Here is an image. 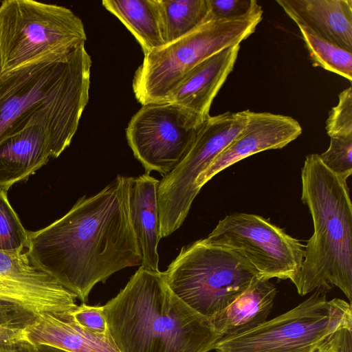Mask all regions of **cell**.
I'll return each mask as SVG.
<instances>
[{"label":"cell","instance_id":"1","mask_svg":"<svg viewBox=\"0 0 352 352\" xmlns=\"http://www.w3.org/2000/svg\"><path fill=\"white\" fill-rule=\"evenodd\" d=\"M129 179L117 175L47 227L28 231L25 250L31 260L82 303L97 283L142 265L129 212Z\"/></svg>","mask_w":352,"mask_h":352},{"label":"cell","instance_id":"2","mask_svg":"<svg viewBox=\"0 0 352 352\" xmlns=\"http://www.w3.org/2000/svg\"><path fill=\"white\" fill-rule=\"evenodd\" d=\"M103 307L120 352H208L221 338L209 319L170 289L160 270L140 266Z\"/></svg>","mask_w":352,"mask_h":352},{"label":"cell","instance_id":"3","mask_svg":"<svg viewBox=\"0 0 352 352\" xmlns=\"http://www.w3.org/2000/svg\"><path fill=\"white\" fill-rule=\"evenodd\" d=\"M91 57L82 45L0 76V143L33 126H54L72 140L89 100Z\"/></svg>","mask_w":352,"mask_h":352},{"label":"cell","instance_id":"4","mask_svg":"<svg viewBox=\"0 0 352 352\" xmlns=\"http://www.w3.org/2000/svg\"><path fill=\"white\" fill-rule=\"evenodd\" d=\"M349 177L338 175L319 154L305 157L301 199L309 210L314 233L305 246L300 272L294 283L300 296L333 286L352 300V205Z\"/></svg>","mask_w":352,"mask_h":352},{"label":"cell","instance_id":"5","mask_svg":"<svg viewBox=\"0 0 352 352\" xmlns=\"http://www.w3.org/2000/svg\"><path fill=\"white\" fill-rule=\"evenodd\" d=\"M263 11L258 4L236 18L208 19L187 36L144 54L137 69L133 90L142 105L166 102L184 77L210 56L240 43L256 30Z\"/></svg>","mask_w":352,"mask_h":352},{"label":"cell","instance_id":"6","mask_svg":"<svg viewBox=\"0 0 352 352\" xmlns=\"http://www.w3.org/2000/svg\"><path fill=\"white\" fill-rule=\"evenodd\" d=\"M289 311L243 333L220 338L217 352H331L340 331L352 328L351 305L316 289Z\"/></svg>","mask_w":352,"mask_h":352},{"label":"cell","instance_id":"7","mask_svg":"<svg viewBox=\"0 0 352 352\" xmlns=\"http://www.w3.org/2000/svg\"><path fill=\"white\" fill-rule=\"evenodd\" d=\"M86 40L81 19L64 6L32 0L0 3L1 74L67 56Z\"/></svg>","mask_w":352,"mask_h":352},{"label":"cell","instance_id":"8","mask_svg":"<svg viewBox=\"0 0 352 352\" xmlns=\"http://www.w3.org/2000/svg\"><path fill=\"white\" fill-rule=\"evenodd\" d=\"M163 274L179 298L210 320L262 278L240 254L203 239L183 247Z\"/></svg>","mask_w":352,"mask_h":352},{"label":"cell","instance_id":"9","mask_svg":"<svg viewBox=\"0 0 352 352\" xmlns=\"http://www.w3.org/2000/svg\"><path fill=\"white\" fill-rule=\"evenodd\" d=\"M250 110L209 116L180 162L160 181L157 199L161 237L173 234L184 222L199 193V175L245 126Z\"/></svg>","mask_w":352,"mask_h":352},{"label":"cell","instance_id":"10","mask_svg":"<svg viewBox=\"0 0 352 352\" xmlns=\"http://www.w3.org/2000/svg\"><path fill=\"white\" fill-rule=\"evenodd\" d=\"M203 240L240 254L266 280L289 279L294 283L305 256V246L297 239L254 214L226 216Z\"/></svg>","mask_w":352,"mask_h":352},{"label":"cell","instance_id":"11","mask_svg":"<svg viewBox=\"0 0 352 352\" xmlns=\"http://www.w3.org/2000/svg\"><path fill=\"white\" fill-rule=\"evenodd\" d=\"M204 122L172 102L146 103L131 118L126 139L146 171L164 177L187 153Z\"/></svg>","mask_w":352,"mask_h":352},{"label":"cell","instance_id":"12","mask_svg":"<svg viewBox=\"0 0 352 352\" xmlns=\"http://www.w3.org/2000/svg\"><path fill=\"white\" fill-rule=\"evenodd\" d=\"M77 296L38 267L25 248L0 250V300L19 304L41 316L72 312Z\"/></svg>","mask_w":352,"mask_h":352},{"label":"cell","instance_id":"13","mask_svg":"<svg viewBox=\"0 0 352 352\" xmlns=\"http://www.w3.org/2000/svg\"><path fill=\"white\" fill-rule=\"evenodd\" d=\"M301 133L300 124L290 116L250 111L244 129L199 175L197 189L200 191L217 173L250 155L283 148Z\"/></svg>","mask_w":352,"mask_h":352},{"label":"cell","instance_id":"14","mask_svg":"<svg viewBox=\"0 0 352 352\" xmlns=\"http://www.w3.org/2000/svg\"><path fill=\"white\" fill-rule=\"evenodd\" d=\"M72 139L47 124L31 126L0 143V188L8 190L58 157Z\"/></svg>","mask_w":352,"mask_h":352},{"label":"cell","instance_id":"15","mask_svg":"<svg viewBox=\"0 0 352 352\" xmlns=\"http://www.w3.org/2000/svg\"><path fill=\"white\" fill-rule=\"evenodd\" d=\"M240 45L226 48L199 63L182 80L169 102L205 121L215 96L232 71Z\"/></svg>","mask_w":352,"mask_h":352},{"label":"cell","instance_id":"16","mask_svg":"<svg viewBox=\"0 0 352 352\" xmlns=\"http://www.w3.org/2000/svg\"><path fill=\"white\" fill-rule=\"evenodd\" d=\"M296 25L352 52L351 0H276Z\"/></svg>","mask_w":352,"mask_h":352},{"label":"cell","instance_id":"17","mask_svg":"<svg viewBox=\"0 0 352 352\" xmlns=\"http://www.w3.org/2000/svg\"><path fill=\"white\" fill-rule=\"evenodd\" d=\"M160 181L149 173L129 179V207L142 256L143 267L158 271L160 219L157 199Z\"/></svg>","mask_w":352,"mask_h":352},{"label":"cell","instance_id":"18","mask_svg":"<svg viewBox=\"0 0 352 352\" xmlns=\"http://www.w3.org/2000/svg\"><path fill=\"white\" fill-rule=\"evenodd\" d=\"M72 312L42 315L23 335L34 345L69 352H120L111 336H99L85 331L75 322Z\"/></svg>","mask_w":352,"mask_h":352},{"label":"cell","instance_id":"19","mask_svg":"<svg viewBox=\"0 0 352 352\" xmlns=\"http://www.w3.org/2000/svg\"><path fill=\"white\" fill-rule=\"evenodd\" d=\"M277 289L270 280L258 278L211 322L221 338L249 331L267 320Z\"/></svg>","mask_w":352,"mask_h":352},{"label":"cell","instance_id":"20","mask_svg":"<svg viewBox=\"0 0 352 352\" xmlns=\"http://www.w3.org/2000/svg\"><path fill=\"white\" fill-rule=\"evenodd\" d=\"M140 44L144 54L166 45L158 0H103Z\"/></svg>","mask_w":352,"mask_h":352},{"label":"cell","instance_id":"21","mask_svg":"<svg viewBox=\"0 0 352 352\" xmlns=\"http://www.w3.org/2000/svg\"><path fill=\"white\" fill-rule=\"evenodd\" d=\"M166 45L193 32L208 17V0H158Z\"/></svg>","mask_w":352,"mask_h":352},{"label":"cell","instance_id":"22","mask_svg":"<svg viewBox=\"0 0 352 352\" xmlns=\"http://www.w3.org/2000/svg\"><path fill=\"white\" fill-rule=\"evenodd\" d=\"M297 25L313 61L351 82L352 52L324 38L303 25Z\"/></svg>","mask_w":352,"mask_h":352},{"label":"cell","instance_id":"23","mask_svg":"<svg viewBox=\"0 0 352 352\" xmlns=\"http://www.w3.org/2000/svg\"><path fill=\"white\" fill-rule=\"evenodd\" d=\"M28 237L18 214L8 198V191L0 188V250L19 251L25 248Z\"/></svg>","mask_w":352,"mask_h":352},{"label":"cell","instance_id":"24","mask_svg":"<svg viewBox=\"0 0 352 352\" xmlns=\"http://www.w3.org/2000/svg\"><path fill=\"white\" fill-rule=\"evenodd\" d=\"M319 156L331 171L349 177L352 174V135L331 137L329 148Z\"/></svg>","mask_w":352,"mask_h":352},{"label":"cell","instance_id":"25","mask_svg":"<svg viewBox=\"0 0 352 352\" xmlns=\"http://www.w3.org/2000/svg\"><path fill=\"white\" fill-rule=\"evenodd\" d=\"M338 103L329 113L326 131L330 138L352 135V88L340 93Z\"/></svg>","mask_w":352,"mask_h":352},{"label":"cell","instance_id":"26","mask_svg":"<svg viewBox=\"0 0 352 352\" xmlns=\"http://www.w3.org/2000/svg\"><path fill=\"white\" fill-rule=\"evenodd\" d=\"M40 316L19 304L0 300V329L23 333L34 324Z\"/></svg>","mask_w":352,"mask_h":352},{"label":"cell","instance_id":"27","mask_svg":"<svg viewBox=\"0 0 352 352\" xmlns=\"http://www.w3.org/2000/svg\"><path fill=\"white\" fill-rule=\"evenodd\" d=\"M75 322L85 331L99 336H110L103 306L82 303L72 312Z\"/></svg>","mask_w":352,"mask_h":352},{"label":"cell","instance_id":"28","mask_svg":"<svg viewBox=\"0 0 352 352\" xmlns=\"http://www.w3.org/2000/svg\"><path fill=\"white\" fill-rule=\"evenodd\" d=\"M211 19H231L243 16L257 5L256 0H208Z\"/></svg>","mask_w":352,"mask_h":352},{"label":"cell","instance_id":"29","mask_svg":"<svg viewBox=\"0 0 352 352\" xmlns=\"http://www.w3.org/2000/svg\"><path fill=\"white\" fill-rule=\"evenodd\" d=\"M0 352H35V345L21 334L0 341Z\"/></svg>","mask_w":352,"mask_h":352},{"label":"cell","instance_id":"30","mask_svg":"<svg viewBox=\"0 0 352 352\" xmlns=\"http://www.w3.org/2000/svg\"><path fill=\"white\" fill-rule=\"evenodd\" d=\"M331 352H352V328L340 331Z\"/></svg>","mask_w":352,"mask_h":352},{"label":"cell","instance_id":"31","mask_svg":"<svg viewBox=\"0 0 352 352\" xmlns=\"http://www.w3.org/2000/svg\"><path fill=\"white\" fill-rule=\"evenodd\" d=\"M35 352H69L45 344L35 345Z\"/></svg>","mask_w":352,"mask_h":352},{"label":"cell","instance_id":"32","mask_svg":"<svg viewBox=\"0 0 352 352\" xmlns=\"http://www.w3.org/2000/svg\"><path fill=\"white\" fill-rule=\"evenodd\" d=\"M23 334L22 332H16L8 329H0V341L14 338Z\"/></svg>","mask_w":352,"mask_h":352},{"label":"cell","instance_id":"33","mask_svg":"<svg viewBox=\"0 0 352 352\" xmlns=\"http://www.w3.org/2000/svg\"><path fill=\"white\" fill-rule=\"evenodd\" d=\"M1 1H0V3H1ZM1 74V54H0V76Z\"/></svg>","mask_w":352,"mask_h":352}]
</instances>
